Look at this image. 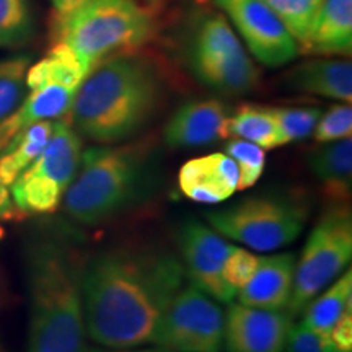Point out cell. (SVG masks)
<instances>
[{
  "mask_svg": "<svg viewBox=\"0 0 352 352\" xmlns=\"http://www.w3.org/2000/svg\"><path fill=\"white\" fill-rule=\"evenodd\" d=\"M82 0H51L52 8H54L56 15H60V13H67L69 10H72L74 7L78 6Z\"/></svg>",
  "mask_w": 352,
  "mask_h": 352,
  "instance_id": "e575fe53",
  "label": "cell"
},
{
  "mask_svg": "<svg viewBox=\"0 0 352 352\" xmlns=\"http://www.w3.org/2000/svg\"><path fill=\"white\" fill-rule=\"evenodd\" d=\"M308 166L328 197L346 202L352 191V139L324 144L308 158Z\"/></svg>",
  "mask_w": 352,
  "mask_h": 352,
  "instance_id": "ffe728a7",
  "label": "cell"
},
{
  "mask_svg": "<svg viewBox=\"0 0 352 352\" xmlns=\"http://www.w3.org/2000/svg\"><path fill=\"white\" fill-rule=\"evenodd\" d=\"M259 256L246 248L240 246H233L230 253H228L226 266H223V277H226L227 284L239 292L243 285L252 279L253 272L256 271Z\"/></svg>",
  "mask_w": 352,
  "mask_h": 352,
  "instance_id": "f546056e",
  "label": "cell"
},
{
  "mask_svg": "<svg viewBox=\"0 0 352 352\" xmlns=\"http://www.w3.org/2000/svg\"><path fill=\"white\" fill-rule=\"evenodd\" d=\"M243 139L259 145L263 151L283 147L270 107L241 104L230 113L223 126V139Z\"/></svg>",
  "mask_w": 352,
  "mask_h": 352,
  "instance_id": "603a6c76",
  "label": "cell"
},
{
  "mask_svg": "<svg viewBox=\"0 0 352 352\" xmlns=\"http://www.w3.org/2000/svg\"><path fill=\"white\" fill-rule=\"evenodd\" d=\"M246 54L230 21L223 13L204 12L188 28L184 56L233 57Z\"/></svg>",
  "mask_w": 352,
  "mask_h": 352,
  "instance_id": "d6986e66",
  "label": "cell"
},
{
  "mask_svg": "<svg viewBox=\"0 0 352 352\" xmlns=\"http://www.w3.org/2000/svg\"><path fill=\"white\" fill-rule=\"evenodd\" d=\"M32 0H0V47H19L32 39Z\"/></svg>",
  "mask_w": 352,
  "mask_h": 352,
  "instance_id": "cb8c5ba5",
  "label": "cell"
},
{
  "mask_svg": "<svg viewBox=\"0 0 352 352\" xmlns=\"http://www.w3.org/2000/svg\"><path fill=\"white\" fill-rule=\"evenodd\" d=\"M297 256L277 253L259 256L252 279L236 292V302L263 310H285L292 297Z\"/></svg>",
  "mask_w": 352,
  "mask_h": 352,
  "instance_id": "9a60e30c",
  "label": "cell"
},
{
  "mask_svg": "<svg viewBox=\"0 0 352 352\" xmlns=\"http://www.w3.org/2000/svg\"><path fill=\"white\" fill-rule=\"evenodd\" d=\"M284 352H342L328 334L314 331L303 323H294Z\"/></svg>",
  "mask_w": 352,
  "mask_h": 352,
  "instance_id": "4dcf8cb0",
  "label": "cell"
},
{
  "mask_svg": "<svg viewBox=\"0 0 352 352\" xmlns=\"http://www.w3.org/2000/svg\"><path fill=\"white\" fill-rule=\"evenodd\" d=\"M264 2L284 21L290 34L297 41L298 50L303 52L323 0H264Z\"/></svg>",
  "mask_w": 352,
  "mask_h": 352,
  "instance_id": "d4e9b609",
  "label": "cell"
},
{
  "mask_svg": "<svg viewBox=\"0 0 352 352\" xmlns=\"http://www.w3.org/2000/svg\"><path fill=\"white\" fill-rule=\"evenodd\" d=\"M164 2H166V0H145V3H147V6H157V3H164Z\"/></svg>",
  "mask_w": 352,
  "mask_h": 352,
  "instance_id": "d590c367",
  "label": "cell"
},
{
  "mask_svg": "<svg viewBox=\"0 0 352 352\" xmlns=\"http://www.w3.org/2000/svg\"><path fill=\"white\" fill-rule=\"evenodd\" d=\"M0 352H6V349H3V347H2V346H0Z\"/></svg>",
  "mask_w": 352,
  "mask_h": 352,
  "instance_id": "8d00e7d4",
  "label": "cell"
},
{
  "mask_svg": "<svg viewBox=\"0 0 352 352\" xmlns=\"http://www.w3.org/2000/svg\"><path fill=\"white\" fill-rule=\"evenodd\" d=\"M223 153H227L239 168V191L258 183L266 165V155L259 145L243 139H230L223 147Z\"/></svg>",
  "mask_w": 352,
  "mask_h": 352,
  "instance_id": "83f0119b",
  "label": "cell"
},
{
  "mask_svg": "<svg viewBox=\"0 0 352 352\" xmlns=\"http://www.w3.org/2000/svg\"><path fill=\"white\" fill-rule=\"evenodd\" d=\"M88 352H168L165 349H162V347L158 346H153V347H145V346H140V347H129V349H109V347H94V349H90Z\"/></svg>",
  "mask_w": 352,
  "mask_h": 352,
  "instance_id": "836d02e7",
  "label": "cell"
},
{
  "mask_svg": "<svg viewBox=\"0 0 352 352\" xmlns=\"http://www.w3.org/2000/svg\"><path fill=\"white\" fill-rule=\"evenodd\" d=\"M83 152L82 138L67 121H54L50 142L13 182L12 199L21 214H52L76 176Z\"/></svg>",
  "mask_w": 352,
  "mask_h": 352,
  "instance_id": "ba28073f",
  "label": "cell"
},
{
  "mask_svg": "<svg viewBox=\"0 0 352 352\" xmlns=\"http://www.w3.org/2000/svg\"><path fill=\"white\" fill-rule=\"evenodd\" d=\"M164 94V76L151 57L138 51L113 56L80 83L67 122L95 144L124 142L152 121Z\"/></svg>",
  "mask_w": 352,
  "mask_h": 352,
  "instance_id": "7a4b0ae2",
  "label": "cell"
},
{
  "mask_svg": "<svg viewBox=\"0 0 352 352\" xmlns=\"http://www.w3.org/2000/svg\"><path fill=\"white\" fill-rule=\"evenodd\" d=\"M183 267L197 289L220 303L235 300L236 292L223 277V266L232 245L210 226L189 222L179 232Z\"/></svg>",
  "mask_w": 352,
  "mask_h": 352,
  "instance_id": "8fae6325",
  "label": "cell"
},
{
  "mask_svg": "<svg viewBox=\"0 0 352 352\" xmlns=\"http://www.w3.org/2000/svg\"><path fill=\"white\" fill-rule=\"evenodd\" d=\"M352 258V214L346 204L321 215L296 259L292 297L287 314L296 318L308 303L349 267Z\"/></svg>",
  "mask_w": 352,
  "mask_h": 352,
  "instance_id": "52a82bcc",
  "label": "cell"
},
{
  "mask_svg": "<svg viewBox=\"0 0 352 352\" xmlns=\"http://www.w3.org/2000/svg\"><path fill=\"white\" fill-rule=\"evenodd\" d=\"M226 311L217 300L184 284L158 323L153 346L168 352H222Z\"/></svg>",
  "mask_w": 352,
  "mask_h": 352,
  "instance_id": "9c48e42d",
  "label": "cell"
},
{
  "mask_svg": "<svg viewBox=\"0 0 352 352\" xmlns=\"http://www.w3.org/2000/svg\"><path fill=\"white\" fill-rule=\"evenodd\" d=\"M54 121H38L16 132L0 152V182L8 188L50 142Z\"/></svg>",
  "mask_w": 352,
  "mask_h": 352,
  "instance_id": "44dd1931",
  "label": "cell"
},
{
  "mask_svg": "<svg viewBox=\"0 0 352 352\" xmlns=\"http://www.w3.org/2000/svg\"><path fill=\"white\" fill-rule=\"evenodd\" d=\"M285 83L296 91L338 100L352 101V65L346 59H311L296 65L285 74Z\"/></svg>",
  "mask_w": 352,
  "mask_h": 352,
  "instance_id": "e0dca14e",
  "label": "cell"
},
{
  "mask_svg": "<svg viewBox=\"0 0 352 352\" xmlns=\"http://www.w3.org/2000/svg\"><path fill=\"white\" fill-rule=\"evenodd\" d=\"M32 59L28 56H13L0 59V122L12 116L25 100L26 72Z\"/></svg>",
  "mask_w": 352,
  "mask_h": 352,
  "instance_id": "484cf974",
  "label": "cell"
},
{
  "mask_svg": "<svg viewBox=\"0 0 352 352\" xmlns=\"http://www.w3.org/2000/svg\"><path fill=\"white\" fill-rule=\"evenodd\" d=\"M152 7L139 0H82L52 19V43L65 44L88 69L113 56L135 52L155 38Z\"/></svg>",
  "mask_w": 352,
  "mask_h": 352,
  "instance_id": "277c9868",
  "label": "cell"
},
{
  "mask_svg": "<svg viewBox=\"0 0 352 352\" xmlns=\"http://www.w3.org/2000/svg\"><path fill=\"white\" fill-rule=\"evenodd\" d=\"M19 214L20 210L13 202L10 191H8L6 184L0 182V220L15 219Z\"/></svg>",
  "mask_w": 352,
  "mask_h": 352,
  "instance_id": "d6a6232c",
  "label": "cell"
},
{
  "mask_svg": "<svg viewBox=\"0 0 352 352\" xmlns=\"http://www.w3.org/2000/svg\"><path fill=\"white\" fill-rule=\"evenodd\" d=\"M186 284L183 263L151 248H113L91 258L82 272L88 338L101 347L153 344L166 307Z\"/></svg>",
  "mask_w": 352,
  "mask_h": 352,
  "instance_id": "6da1fadb",
  "label": "cell"
},
{
  "mask_svg": "<svg viewBox=\"0 0 352 352\" xmlns=\"http://www.w3.org/2000/svg\"><path fill=\"white\" fill-rule=\"evenodd\" d=\"M230 108L215 98L192 100L179 107L165 126V142L171 148H195L223 139Z\"/></svg>",
  "mask_w": 352,
  "mask_h": 352,
  "instance_id": "4fadbf2b",
  "label": "cell"
},
{
  "mask_svg": "<svg viewBox=\"0 0 352 352\" xmlns=\"http://www.w3.org/2000/svg\"><path fill=\"white\" fill-rule=\"evenodd\" d=\"M352 0H323L303 54L351 56Z\"/></svg>",
  "mask_w": 352,
  "mask_h": 352,
  "instance_id": "ac0fdd59",
  "label": "cell"
},
{
  "mask_svg": "<svg viewBox=\"0 0 352 352\" xmlns=\"http://www.w3.org/2000/svg\"><path fill=\"white\" fill-rule=\"evenodd\" d=\"M307 217L303 202L280 195L253 196L206 215L215 232L256 252H276L294 243Z\"/></svg>",
  "mask_w": 352,
  "mask_h": 352,
  "instance_id": "8992f818",
  "label": "cell"
},
{
  "mask_svg": "<svg viewBox=\"0 0 352 352\" xmlns=\"http://www.w3.org/2000/svg\"><path fill=\"white\" fill-rule=\"evenodd\" d=\"M147 179V155L139 147L87 148L63 199L65 214L88 227L107 222L138 202Z\"/></svg>",
  "mask_w": 352,
  "mask_h": 352,
  "instance_id": "5b68a950",
  "label": "cell"
},
{
  "mask_svg": "<svg viewBox=\"0 0 352 352\" xmlns=\"http://www.w3.org/2000/svg\"><path fill=\"white\" fill-rule=\"evenodd\" d=\"M274 116L280 145L298 142L310 138L321 116L315 107H270Z\"/></svg>",
  "mask_w": 352,
  "mask_h": 352,
  "instance_id": "4316f807",
  "label": "cell"
},
{
  "mask_svg": "<svg viewBox=\"0 0 352 352\" xmlns=\"http://www.w3.org/2000/svg\"><path fill=\"white\" fill-rule=\"evenodd\" d=\"M178 184L188 199L219 204L239 191V168L227 153H209L182 166Z\"/></svg>",
  "mask_w": 352,
  "mask_h": 352,
  "instance_id": "5bb4252c",
  "label": "cell"
},
{
  "mask_svg": "<svg viewBox=\"0 0 352 352\" xmlns=\"http://www.w3.org/2000/svg\"><path fill=\"white\" fill-rule=\"evenodd\" d=\"M352 134V107L351 103L333 104L327 113H321L314 129L316 142L328 144L334 140L351 138Z\"/></svg>",
  "mask_w": 352,
  "mask_h": 352,
  "instance_id": "f1b7e54d",
  "label": "cell"
},
{
  "mask_svg": "<svg viewBox=\"0 0 352 352\" xmlns=\"http://www.w3.org/2000/svg\"><path fill=\"white\" fill-rule=\"evenodd\" d=\"M223 349L227 352H284L294 318L285 310L227 303Z\"/></svg>",
  "mask_w": 352,
  "mask_h": 352,
  "instance_id": "7c38bea8",
  "label": "cell"
},
{
  "mask_svg": "<svg viewBox=\"0 0 352 352\" xmlns=\"http://www.w3.org/2000/svg\"><path fill=\"white\" fill-rule=\"evenodd\" d=\"M349 310H352V272L351 267H347L334 283L303 308L300 323L314 331L329 334L338 320Z\"/></svg>",
  "mask_w": 352,
  "mask_h": 352,
  "instance_id": "7402d4cb",
  "label": "cell"
},
{
  "mask_svg": "<svg viewBox=\"0 0 352 352\" xmlns=\"http://www.w3.org/2000/svg\"><path fill=\"white\" fill-rule=\"evenodd\" d=\"M248 51L266 67H283L300 54L284 21L264 0H214Z\"/></svg>",
  "mask_w": 352,
  "mask_h": 352,
  "instance_id": "30bf717a",
  "label": "cell"
},
{
  "mask_svg": "<svg viewBox=\"0 0 352 352\" xmlns=\"http://www.w3.org/2000/svg\"><path fill=\"white\" fill-rule=\"evenodd\" d=\"M334 342V346L342 352H352V310L346 311L338 320L331 331L328 334Z\"/></svg>",
  "mask_w": 352,
  "mask_h": 352,
  "instance_id": "1f68e13d",
  "label": "cell"
},
{
  "mask_svg": "<svg viewBox=\"0 0 352 352\" xmlns=\"http://www.w3.org/2000/svg\"><path fill=\"white\" fill-rule=\"evenodd\" d=\"M189 72L204 87L223 95L248 94L258 87L259 69L248 54L233 57L186 56Z\"/></svg>",
  "mask_w": 352,
  "mask_h": 352,
  "instance_id": "2e32d148",
  "label": "cell"
},
{
  "mask_svg": "<svg viewBox=\"0 0 352 352\" xmlns=\"http://www.w3.org/2000/svg\"><path fill=\"white\" fill-rule=\"evenodd\" d=\"M83 266L77 250L64 240L39 236L30 243L28 352H83Z\"/></svg>",
  "mask_w": 352,
  "mask_h": 352,
  "instance_id": "3957f363",
  "label": "cell"
}]
</instances>
